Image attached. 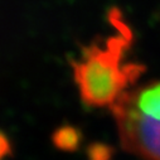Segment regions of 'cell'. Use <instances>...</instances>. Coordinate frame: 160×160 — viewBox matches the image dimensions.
<instances>
[{"mask_svg":"<svg viewBox=\"0 0 160 160\" xmlns=\"http://www.w3.org/2000/svg\"><path fill=\"white\" fill-rule=\"evenodd\" d=\"M120 18L113 12L111 22L117 32L83 48L71 63L81 98L92 107H111L145 69L142 64L126 59L132 34Z\"/></svg>","mask_w":160,"mask_h":160,"instance_id":"1","label":"cell"},{"mask_svg":"<svg viewBox=\"0 0 160 160\" xmlns=\"http://www.w3.org/2000/svg\"><path fill=\"white\" fill-rule=\"evenodd\" d=\"M110 108L122 148L142 160H160V81L129 88Z\"/></svg>","mask_w":160,"mask_h":160,"instance_id":"2","label":"cell"},{"mask_svg":"<svg viewBox=\"0 0 160 160\" xmlns=\"http://www.w3.org/2000/svg\"><path fill=\"white\" fill-rule=\"evenodd\" d=\"M53 145L63 151H74L82 142V132L72 125H62L57 128L52 135Z\"/></svg>","mask_w":160,"mask_h":160,"instance_id":"3","label":"cell"},{"mask_svg":"<svg viewBox=\"0 0 160 160\" xmlns=\"http://www.w3.org/2000/svg\"><path fill=\"white\" fill-rule=\"evenodd\" d=\"M113 148L108 146L107 144L95 142L88 146L87 158L88 160H111L113 158Z\"/></svg>","mask_w":160,"mask_h":160,"instance_id":"4","label":"cell"},{"mask_svg":"<svg viewBox=\"0 0 160 160\" xmlns=\"http://www.w3.org/2000/svg\"><path fill=\"white\" fill-rule=\"evenodd\" d=\"M13 154V146L4 131L0 130V158L5 159L7 156H10Z\"/></svg>","mask_w":160,"mask_h":160,"instance_id":"5","label":"cell"},{"mask_svg":"<svg viewBox=\"0 0 160 160\" xmlns=\"http://www.w3.org/2000/svg\"><path fill=\"white\" fill-rule=\"evenodd\" d=\"M0 160H4V159H3V158H0Z\"/></svg>","mask_w":160,"mask_h":160,"instance_id":"6","label":"cell"}]
</instances>
